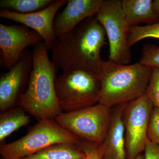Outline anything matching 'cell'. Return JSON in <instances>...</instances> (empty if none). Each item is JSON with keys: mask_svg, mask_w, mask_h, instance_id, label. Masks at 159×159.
<instances>
[{"mask_svg": "<svg viewBox=\"0 0 159 159\" xmlns=\"http://www.w3.org/2000/svg\"><path fill=\"white\" fill-rule=\"evenodd\" d=\"M97 144H85L82 146L83 150L90 159H99L97 152Z\"/></svg>", "mask_w": 159, "mask_h": 159, "instance_id": "obj_23", "label": "cell"}, {"mask_svg": "<svg viewBox=\"0 0 159 159\" xmlns=\"http://www.w3.org/2000/svg\"><path fill=\"white\" fill-rule=\"evenodd\" d=\"M20 107L11 108L1 113L0 115V142L3 141L15 131L31 122L30 117Z\"/></svg>", "mask_w": 159, "mask_h": 159, "instance_id": "obj_16", "label": "cell"}, {"mask_svg": "<svg viewBox=\"0 0 159 159\" xmlns=\"http://www.w3.org/2000/svg\"><path fill=\"white\" fill-rule=\"evenodd\" d=\"M149 38L159 39V21L152 25L131 27L127 40L129 47L130 48L136 43Z\"/></svg>", "mask_w": 159, "mask_h": 159, "instance_id": "obj_18", "label": "cell"}, {"mask_svg": "<svg viewBox=\"0 0 159 159\" xmlns=\"http://www.w3.org/2000/svg\"><path fill=\"white\" fill-rule=\"evenodd\" d=\"M152 70V68L139 62L127 65L104 61L98 74V103L111 108L142 97L146 93Z\"/></svg>", "mask_w": 159, "mask_h": 159, "instance_id": "obj_3", "label": "cell"}, {"mask_svg": "<svg viewBox=\"0 0 159 159\" xmlns=\"http://www.w3.org/2000/svg\"><path fill=\"white\" fill-rule=\"evenodd\" d=\"M83 159H90L89 158V157L87 155H86V157L85 158Z\"/></svg>", "mask_w": 159, "mask_h": 159, "instance_id": "obj_26", "label": "cell"}, {"mask_svg": "<svg viewBox=\"0 0 159 159\" xmlns=\"http://www.w3.org/2000/svg\"><path fill=\"white\" fill-rule=\"evenodd\" d=\"M67 2L66 0H54L44 9L28 14L1 9L0 17L22 24L36 31L42 37L48 50H51L57 39L54 28L55 15Z\"/></svg>", "mask_w": 159, "mask_h": 159, "instance_id": "obj_11", "label": "cell"}, {"mask_svg": "<svg viewBox=\"0 0 159 159\" xmlns=\"http://www.w3.org/2000/svg\"><path fill=\"white\" fill-rule=\"evenodd\" d=\"M139 62L150 67L159 68V47L150 44L145 45L142 51Z\"/></svg>", "mask_w": 159, "mask_h": 159, "instance_id": "obj_19", "label": "cell"}, {"mask_svg": "<svg viewBox=\"0 0 159 159\" xmlns=\"http://www.w3.org/2000/svg\"><path fill=\"white\" fill-rule=\"evenodd\" d=\"M48 50L44 42L33 46L29 84L17 103L38 121L54 119L62 112L55 90L57 68L49 59Z\"/></svg>", "mask_w": 159, "mask_h": 159, "instance_id": "obj_2", "label": "cell"}, {"mask_svg": "<svg viewBox=\"0 0 159 159\" xmlns=\"http://www.w3.org/2000/svg\"><path fill=\"white\" fill-rule=\"evenodd\" d=\"M111 114V107L98 103L79 110L62 112L54 119L79 139L99 145L108 133Z\"/></svg>", "mask_w": 159, "mask_h": 159, "instance_id": "obj_6", "label": "cell"}, {"mask_svg": "<svg viewBox=\"0 0 159 159\" xmlns=\"http://www.w3.org/2000/svg\"><path fill=\"white\" fill-rule=\"evenodd\" d=\"M103 0H69L65 8L55 18L54 32L57 38L70 32L89 18L97 16Z\"/></svg>", "mask_w": 159, "mask_h": 159, "instance_id": "obj_12", "label": "cell"}, {"mask_svg": "<svg viewBox=\"0 0 159 159\" xmlns=\"http://www.w3.org/2000/svg\"><path fill=\"white\" fill-rule=\"evenodd\" d=\"M86 157V155L80 145L61 143L51 145L21 159H83Z\"/></svg>", "mask_w": 159, "mask_h": 159, "instance_id": "obj_15", "label": "cell"}, {"mask_svg": "<svg viewBox=\"0 0 159 159\" xmlns=\"http://www.w3.org/2000/svg\"><path fill=\"white\" fill-rule=\"evenodd\" d=\"M69 143L82 146L78 137L63 128L54 119L40 120L28 133L11 143L1 144L0 154L6 159H21L54 144Z\"/></svg>", "mask_w": 159, "mask_h": 159, "instance_id": "obj_4", "label": "cell"}, {"mask_svg": "<svg viewBox=\"0 0 159 159\" xmlns=\"http://www.w3.org/2000/svg\"><path fill=\"white\" fill-rule=\"evenodd\" d=\"M127 103L119 105L112 113L110 126L105 139L98 145L99 159H126L123 114Z\"/></svg>", "mask_w": 159, "mask_h": 159, "instance_id": "obj_13", "label": "cell"}, {"mask_svg": "<svg viewBox=\"0 0 159 159\" xmlns=\"http://www.w3.org/2000/svg\"><path fill=\"white\" fill-rule=\"evenodd\" d=\"M1 159H6L2 157L1 158Z\"/></svg>", "mask_w": 159, "mask_h": 159, "instance_id": "obj_27", "label": "cell"}, {"mask_svg": "<svg viewBox=\"0 0 159 159\" xmlns=\"http://www.w3.org/2000/svg\"><path fill=\"white\" fill-rule=\"evenodd\" d=\"M147 137L150 142L159 146V108L154 107L148 123Z\"/></svg>", "mask_w": 159, "mask_h": 159, "instance_id": "obj_21", "label": "cell"}, {"mask_svg": "<svg viewBox=\"0 0 159 159\" xmlns=\"http://www.w3.org/2000/svg\"><path fill=\"white\" fill-rule=\"evenodd\" d=\"M33 66L32 51L26 49L17 63L0 77V111L1 113L17 104L20 97L29 84Z\"/></svg>", "mask_w": 159, "mask_h": 159, "instance_id": "obj_9", "label": "cell"}, {"mask_svg": "<svg viewBox=\"0 0 159 159\" xmlns=\"http://www.w3.org/2000/svg\"><path fill=\"white\" fill-rule=\"evenodd\" d=\"M154 107L159 108V68L152 67L146 93Z\"/></svg>", "mask_w": 159, "mask_h": 159, "instance_id": "obj_20", "label": "cell"}, {"mask_svg": "<svg viewBox=\"0 0 159 159\" xmlns=\"http://www.w3.org/2000/svg\"><path fill=\"white\" fill-rule=\"evenodd\" d=\"M54 0H1V9L21 14L32 13L44 9Z\"/></svg>", "mask_w": 159, "mask_h": 159, "instance_id": "obj_17", "label": "cell"}, {"mask_svg": "<svg viewBox=\"0 0 159 159\" xmlns=\"http://www.w3.org/2000/svg\"><path fill=\"white\" fill-rule=\"evenodd\" d=\"M134 159H144V155H142L141 154H140L138 156L135 158Z\"/></svg>", "mask_w": 159, "mask_h": 159, "instance_id": "obj_25", "label": "cell"}, {"mask_svg": "<svg viewBox=\"0 0 159 159\" xmlns=\"http://www.w3.org/2000/svg\"><path fill=\"white\" fill-rule=\"evenodd\" d=\"M144 159H159V146L148 140L145 149Z\"/></svg>", "mask_w": 159, "mask_h": 159, "instance_id": "obj_22", "label": "cell"}, {"mask_svg": "<svg viewBox=\"0 0 159 159\" xmlns=\"http://www.w3.org/2000/svg\"><path fill=\"white\" fill-rule=\"evenodd\" d=\"M153 107L145 94L126 104L123 120L129 159L135 158L145 149L148 141L147 130Z\"/></svg>", "mask_w": 159, "mask_h": 159, "instance_id": "obj_8", "label": "cell"}, {"mask_svg": "<svg viewBox=\"0 0 159 159\" xmlns=\"http://www.w3.org/2000/svg\"><path fill=\"white\" fill-rule=\"evenodd\" d=\"M55 87L61 108L66 112L99 102L100 82L98 74L92 71L77 69L62 72L55 80Z\"/></svg>", "mask_w": 159, "mask_h": 159, "instance_id": "obj_5", "label": "cell"}, {"mask_svg": "<svg viewBox=\"0 0 159 159\" xmlns=\"http://www.w3.org/2000/svg\"><path fill=\"white\" fill-rule=\"evenodd\" d=\"M152 0H123L122 7L129 27L141 23L152 25L159 21V14L154 11Z\"/></svg>", "mask_w": 159, "mask_h": 159, "instance_id": "obj_14", "label": "cell"}, {"mask_svg": "<svg viewBox=\"0 0 159 159\" xmlns=\"http://www.w3.org/2000/svg\"><path fill=\"white\" fill-rule=\"evenodd\" d=\"M43 42L36 31L25 25L0 24L1 66L10 70L29 46Z\"/></svg>", "mask_w": 159, "mask_h": 159, "instance_id": "obj_10", "label": "cell"}, {"mask_svg": "<svg viewBox=\"0 0 159 159\" xmlns=\"http://www.w3.org/2000/svg\"><path fill=\"white\" fill-rule=\"evenodd\" d=\"M153 7L154 11L159 14V0L153 1Z\"/></svg>", "mask_w": 159, "mask_h": 159, "instance_id": "obj_24", "label": "cell"}, {"mask_svg": "<svg viewBox=\"0 0 159 159\" xmlns=\"http://www.w3.org/2000/svg\"><path fill=\"white\" fill-rule=\"evenodd\" d=\"M106 36L97 16L87 19L57 38L51 50L52 61L62 72L82 69L98 74L104 61L100 51L106 44Z\"/></svg>", "mask_w": 159, "mask_h": 159, "instance_id": "obj_1", "label": "cell"}, {"mask_svg": "<svg viewBox=\"0 0 159 159\" xmlns=\"http://www.w3.org/2000/svg\"><path fill=\"white\" fill-rule=\"evenodd\" d=\"M97 16L108 39L109 60L119 64H128L131 59L127 43L130 27L122 10V1L103 0Z\"/></svg>", "mask_w": 159, "mask_h": 159, "instance_id": "obj_7", "label": "cell"}]
</instances>
